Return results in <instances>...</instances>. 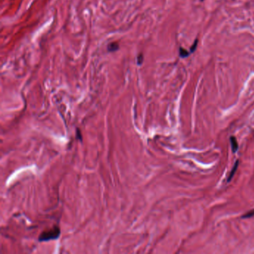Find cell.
Instances as JSON below:
<instances>
[{
	"instance_id": "1",
	"label": "cell",
	"mask_w": 254,
	"mask_h": 254,
	"mask_svg": "<svg viewBox=\"0 0 254 254\" xmlns=\"http://www.w3.org/2000/svg\"><path fill=\"white\" fill-rule=\"evenodd\" d=\"M60 234V230L58 227L49 229L46 231H44L40 235L39 241L40 242H47V241L57 239L59 237Z\"/></svg>"
},
{
	"instance_id": "2",
	"label": "cell",
	"mask_w": 254,
	"mask_h": 254,
	"mask_svg": "<svg viewBox=\"0 0 254 254\" xmlns=\"http://www.w3.org/2000/svg\"><path fill=\"white\" fill-rule=\"evenodd\" d=\"M230 140L231 148H232V152L235 153L237 151H238V142H237L236 140V138L234 137H231L230 139Z\"/></svg>"
},
{
	"instance_id": "3",
	"label": "cell",
	"mask_w": 254,
	"mask_h": 254,
	"mask_svg": "<svg viewBox=\"0 0 254 254\" xmlns=\"http://www.w3.org/2000/svg\"><path fill=\"white\" fill-rule=\"evenodd\" d=\"M119 45L116 42H112L107 46V50L110 52H114L119 49Z\"/></svg>"
},
{
	"instance_id": "4",
	"label": "cell",
	"mask_w": 254,
	"mask_h": 254,
	"mask_svg": "<svg viewBox=\"0 0 254 254\" xmlns=\"http://www.w3.org/2000/svg\"><path fill=\"white\" fill-rule=\"evenodd\" d=\"M190 55H191L190 52H189V51L186 50V49H183V47H180V49H179V56H180V58H188Z\"/></svg>"
},
{
	"instance_id": "5",
	"label": "cell",
	"mask_w": 254,
	"mask_h": 254,
	"mask_svg": "<svg viewBox=\"0 0 254 254\" xmlns=\"http://www.w3.org/2000/svg\"><path fill=\"white\" fill-rule=\"evenodd\" d=\"M238 162L239 161H238V160H237V161L235 163V164H234L233 167H232V170H231L230 173V174H229V177H228V178H227V182H230V181L232 180V178L233 177L234 174H235V173L236 172V170H237V168H238Z\"/></svg>"
},
{
	"instance_id": "6",
	"label": "cell",
	"mask_w": 254,
	"mask_h": 254,
	"mask_svg": "<svg viewBox=\"0 0 254 254\" xmlns=\"http://www.w3.org/2000/svg\"><path fill=\"white\" fill-rule=\"evenodd\" d=\"M198 38H196V39H195V42H194V43L192 44V46L190 47V49H189L190 53L191 54L194 53V52H195V50H196V49H197V46H198Z\"/></svg>"
},
{
	"instance_id": "7",
	"label": "cell",
	"mask_w": 254,
	"mask_h": 254,
	"mask_svg": "<svg viewBox=\"0 0 254 254\" xmlns=\"http://www.w3.org/2000/svg\"><path fill=\"white\" fill-rule=\"evenodd\" d=\"M253 216H254V209H252V210L248 212L246 214H245L244 215H242V218H251V217H253Z\"/></svg>"
},
{
	"instance_id": "8",
	"label": "cell",
	"mask_w": 254,
	"mask_h": 254,
	"mask_svg": "<svg viewBox=\"0 0 254 254\" xmlns=\"http://www.w3.org/2000/svg\"><path fill=\"white\" fill-rule=\"evenodd\" d=\"M143 60H144V56H143L142 54L140 53V55L137 56V64L139 66H141L143 63Z\"/></svg>"
},
{
	"instance_id": "9",
	"label": "cell",
	"mask_w": 254,
	"mask_h": 254,
	"mask_svg": "<svg viewBox=\"0 0 254 254\" xmlns=\"http://www.w3.org/2000/svg\"><path fill=\"white\" fill-rule=\"evenodd\" d=\"M200 1H201V2H204V0H200Z\"/></svg>"
}]
</instances>
